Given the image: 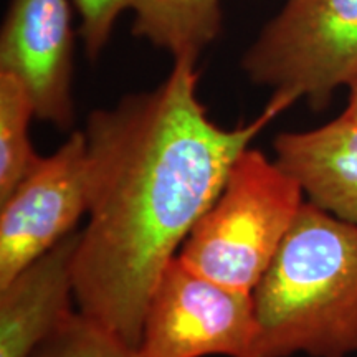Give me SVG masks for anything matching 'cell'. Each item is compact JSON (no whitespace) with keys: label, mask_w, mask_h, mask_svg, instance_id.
<instances>
[{"label":"cell","mask_w":357,"mask_h":357,"mask_svg":"<svg viewBox=\"0 0 357 357\" xmlns=\"http://www.w3.org/2000/svg\"><path fill=\"white\" fill-rule=\"evenodd\" d=\"M197 60H174L151 91L95 109L83 129L88 154V225L75 258L78 311L139 347L147 303L167 263L225 185L234 162L276 116L213 123L197 95Z\"/></svg>","instance_id":"obj_1"},{"label":"cell","mask_w":357,"mask_h":357,"mask_svg":"<svg viewBox=\"0 0 357 357\" xmlns=\"http://www.w3.org/2000/svg\"><path fill=\"white\" fill-rule=\"evenodd\" d=\"M257 336L242 357L357 352V225L305 200L253 289Z\"/></svg>","instance_id":"obj_2"},{"label":"cell","mask_w":357,"mask_h":357,"mask_svg":"<svg viewBox=\"0 0 357 357\" xmlns=\"http://www.w3.org/2000/svg\"><path fill=\"white\" fill-rule=\"evenodd\" d=\"M303 204L298 182L261 151L248 147L177 257L217 283L253 293Z\"/></svg>","instance_id":"obj_3"},{"label":"cell","mask_w":357,"mask_h":357,"mask_svg":"<svg viewBox=\"0 0 357 357\" xmlns=\"http://www.w3.org/2000/svg\"><path fill=\"white\" fill-rule=\"evenodd\" d=\"M242 68L287 108L306 100L312 111L326 109L357 77V0H287L245 52Z\"/></svg>","instance_id":"obj_4"},{"label":"cell","mask_w":357,"mask_h":357,"mask_svg":"<svg viewBox=\"0 0 357 357\" xmlns=\"http://www.w3.org/2000/svg\"><path fill=\"white\" fill-rule=\"evenodd\" d=\"M253 293L217 283L174 257L147 303L142 357H242L257 336Z\"/></svg>","instance_id":"obj_5"},{"label":"cell","mask_w":357,"mask_h":357,"mask_svg":"<svg viewBox=\"0 0 357 357\" xmlns=\"http://www.w3.org/2000/svg\"><path fill=\"white\" fill-rule=\"evenodd\" d=\"M88 187L86 139L75 131L0 202V287L75 231Z\"/></svg>","instance_id":"obj_6"},{"label":"cell","mask_w":357,"mask_h":357,"mask_svg":"<svg viewBox=\"0 0 357 357\" xmlns=\"http://www.w3.org/2000/svg\"><path fill=\"white\" fill-rule=\"evenodd\" d=\"M71 0H10L0 32V71L22 83L35 118L68 131L75 123Z\"/></svg>","instance_id":"obj_7"},{"label":"cell","mask_w":357,"mask_h":357,"mask_svg":"<svg viewBox=\"0 0 357 357\" xmlns=\"http://www.w3.org/2000/svg\"><path fill=\"white\" fill-rule=\"evenodd\" d=\"M79 238L82 231H71L0 287V357H32L73 314Z\"/></svg>","instance_id":"obj_8"},{"label":"cell","mask_w":357,"mask_h":357,"mask_svg":"<svg viewBox=\"0 0 357 357\" xmlns=\"http://www.w3.org/2000/svg\"><path fill=\"white\" fill-rule=\"evenodd\" d=\"M273 149L307 202L357 225V121L341 114L310 131L280 132Z\"/></svg>","instance_id":"obj_9"},{"label":"cell","mask_w":357,"mask_h":357,"mask_svg":"<svg viewBox=\"0 0 357 357\" xmlns=\"http://www.w3.org/2000/svg\"><path fill=\"white\" fill-rule=\"evenodd\" d=\"M132 33L174 60H197L222 32V0H129Z\"/></svg>","instance_id":"obj_10"},{"label":"cell","mask_w":357,"mask_h":357,"mask_svg":"<svg viewBox=\"0 0 357 357\" xmlns=\"http://www.w3.org/2000/svg\"><path fill=\"white\" fill-rule=\"evenodd\" d=\"M33 105L25 88L12 75L0 71V202L38 162L30 141Z\"/></svg>","instance_id":"obj_11"},{"label":"cell","mask_w":357,"mask_h":357,"mask_svg":"<svg viewBox=\"0 0 357 357\" xmlns=\"http://www.w3.org/2000/svg\"><path fill=\"white\" fill-rule=\"evenodd\" d=\"M32 357H142L95 321L75 311Z\"/></svg>","instance_id":"obj_12"},{"label":"cell","mask_w":357,"mask_h":357,"mask_svg":"<svg viewBox=\"0 0 357 357\" xmlns=\"http://www.w3.org/2000/svg\"><path fill=\"white\" fill-rule=\"evenodd\" d=\"M79 15V37L89 60H96L109 43L119 17L129 10V0H71Z\"/></svg>","instance_id":"obj_13"},{"label":"cell","mask_w":357,"mask_h":357,"mask_svg":"<svg viewBox=\"0 0 357 357\" xmlns=\"http://www.w3.org/2000/svg\"><path fill=\"white\" fill-rule=\"evenodd\" d=\"M347 88H349V100H347V106L342 114L357 121V77Z\"/></svg>","instance_id":"obj_14"}]
</instances>
